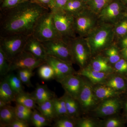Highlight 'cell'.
Masks as SVG:
<instances>
[{
	"mask_svg": "<svg viewBox=\"0 0 127 127\" xmlns=\"http://www.w3.org/2000/svg\"><path fill=\"white\" fill-rule=\"evenodd\" d=\"M113 25L115 38L120 39L127 34V19L122 18Z\"/></svg>",
	"mask_w": 127,
	"mask_h": 127,
	"instance_id": "33",
	"label": "cell"
},
{
	"mask_svg": "<svg viewBox=\"0 0 127 127\" xmlns=\"http://www.w3.org/2000/svg\"><path fill=\"white\" fill-rule=\"evenodd\" d=\"M68 39L58 38L42 42L47 55L72 64L75 62Z\"/></svg>",
	"mask_w": 127,
	"mask_h": 127,
	"instance_id": "4",
	"label": "cell"
},
{
	"mask_svg": "<svg viewBox=\"0 0 127 127\" xmlns=\"http://www.w3.org/2000/svg\"><path fill=\"white\" fill-rule=\"evenodd\" d=\"M38 75L41 79L45 81L55 79V73L52 67L49 64L45 63L38 67Z\"/></svg>",
	"mask_w": 127,
	"mask_h": 127,
	"instance_id": "32",
	"label": "cell"
},
{
	"mask_svg": "<svg viewBox=\"0 0 127 127\" xmlns=\"http://www.w3.org/2000/svg\"><path fill=\"white\" fill-rule=\"evenodd\" d=\"M119 39V44L121 48H124L127 47V34Z\"/></svg>",
	"mask_w": 127,
	"mask_h": 127,
	"instance_id": "46",
	"label": "cell"
},
{
	"mask_svg": "<svg viewBox=\"0 0 127 127\" xmlns=\"http://www.w3.org/2000/svg\"><path fill=\"white\" fill-rule=\"evenodd\" d=\"M51 11L55 27L62 38L68 39L76 37L74 17L61 9H54Z\"/></svg>",
	"mask_w": 127,
	"mask_h": 127,
	"instance_id": "5",
	"label": "cell"
},
{
	"mask_svg": "<svg viewBox=\"0 0 127 127\" xmlns=\"http://www.w3.org/2000/svg\"><path fill=\"white\" fill-rule=\"evenodd\" d=\"M26 1H34V2H37V0H26Z\"/></svg>",
	"mask_w": 127,
	"mask_h": 127,
	"instance_id": "51",
	"label": "cell"
},
{
	"mask_svg": "<svg viewBox=\"0 0 127 127\" xmlns=\"http://www.w3.org/2000/svg\"><path fill=\"white\" fill-rule=\"evenodd\" d=\"M17 71V75L23 84L28 87H32L31 79L34 75L33 70L30 69H23Z\"/></svg>",
	"mask_w": 127,
	"mask_h": 127,
	"instance_id": "35",
	"label": "cell"
},
{
	"mask_svg": "<svg viewBox=\"0 0 127 127\" xmlns=\"http://www.w3.org/2000/svg\"><path fill=\"white\" fill-rule=\"evenodd\" d=\"M122 125V121L116 118L109 119L104 123V127H119Z\"/></svg>",
	"mask_w": 127,
	"mask_h": 127,
	"instance_id": "40",
	"label": "cell"
},
{
	"mask_svg": "<svg viewBox=\"0 0 127 127\" xmlns=\"http://www.w3.org/2000/svg\"><path fill=\"white\" fill-rule=\"evenodd\" d=\"M105 85L118 92L126 91L127 84L125 79L121 76H116L108 79Z\"/></svg>",
	"mask_w": 127,
	"mask_h": 127,
	"instance_id": "26",
	"label": "cell"
},
{
	"mask_svg": "<svg viewBox=\"0 0 127 127\" xmlns=\"http://www.w3.org/2000/svg\"><path fill=\"white\" fill-rule=\"evenodd\" d=\"M15 113L17 118L21 120L28 122L31 119L32 114L22 112L15 110Z\"/></svg>",
	"mask_w": 127,
	"mask_h": 127,
	"instance_id": "43",
	"label": "cell"
},
{
	"mask_svg": "<svg viewBox=\"0 0 127 127\" xmlns=\"http://www.w3.org/2000/svg\"><path fill=\"white\" fill-rule=\"evenodd\" d=\"M49 10L37 2L26 1L14 8L0 10V36L32 35L39 18Z\"/></svg>",
	"mask_w": 127,
	"mask_h": 127,
	"instance_id": "1",
	"label": "cell"
},
{
	"mask_svg": "<svg viewBox=\"0 0 127 127\" xmlns=\"http://www.w3.org/2000/svg\"><path fill=\"white\" fill-rule=\"evenodd\" d=\"M15 101L16 103L22 104L32 109H36L37 106L31 94L25 92L16 95Z\"/></svg>",
	"mask_w": 127,
	"mask_h": 127,
	"instance_id": "25",
	"label": "cell"
},
{
	"mask_svg": "<svg viewBox=\"0 0 127 127\" xmlns=\"http://www.w3.org/2000/svg\"><path fill=\"white\" fill-rule=\"evenodd\" d=\"M83 80L79 75L71 74L64 78L59 82L65 93L77 100L82 86Z\"/></svg>",
	"mask_w": 127,
	"mask_h": 127,
	"instance_id": "13",
	"label": "cell"
},
{
	"mask_svg": "<svg viewBox=\"0 0 127 127\" xmlns=\"http://www.w3.org/2000/svg\"><path fill=\"white\" fill-rule=\"evenodd\" d=\"M96 125L95 122L89 119H82L77 122V126L79 127H94Z\"/></svg>",
	"mask_w": 127,
	"mask_h": 127,
	"instance_id": "39",
	"label": "cell"
},
{
	"mask_svg": "<svg viewBox=\"0 0 127 127\" xmlns=\"http://www.w3.org/2000/svg\"><path fill=\"white\" fill-rule=\"evenodd\" d=\"M85 38L92 56L97 55L112 45L115 39L114 25L100 22Z\"/></svg>",
	"mask_w": 127,
	"mask_h": 127,
	"instance_id": "2",
	"label": "cell"
},
{
	"mask_svg": "<svg viewBox=\"0 0 127 127\" xmlns=\"http://www.w3.org/2000/svg\"><path fill=\"white\" fill-rule=\"evenodd\" d=\"M15 110L16 111L22 112L26 113L32 114V109L23 106L22 104L16 103V106L15 107Z\"/></svg>",
	"mask_w": 127,
	"mask_h": 127,
	"instance_id": "45",
	"label": "cell"
},
{
	"mask_svg": "<svg viewBox=\"0 0 127 127\" xmlns=\"http://www.w3.org/2000/svg\"><path fill=\"white\" fill-rule=\"evenodd\" d=\"M32 35L41 42L63 38L56 30L51 10L48 11L39 18Z\"/></svg>",
	"mask_w": 127,
	"mask_h": 127,
	"instance_id": "3",
	"label": "cell"
},
{
	"mask_svg": "<svg viewBox=\"0 0 127 127\" xmlns=\"http://www.w3.org/2000/svg\"><path fill=\"white\" fill-rule=\"evenodd\" d=\"M121 107L120 100L113 97L102 100L96 107L95 112L98 116L104 117L115 114L119 111Z\"/></svg>",
	"mask_w": 127,
	"mask_h": 127,
	"instance_id": "14",
	"label": "cell"
},
{
	"mask_svg": "<svg viewBox=\"0 0 127 127\" xmlns=\"http://www.w3.org/2000/svg\"><path fill=\"white\" fill-rule=\"evenodd\" d=\"M16 94L10 86L7 79L4 77L0 83V99L4 100L7 104L15 101Z\"/></svg>",
	"mask_w": 127,
	"mask_h": 127,
	"instance_id": "21",
	"label": "cell"
},
{
	"mask_svg": "<svg viewBox=\"0 0 127 127\" xmlns=\"http://www.w3.org/2000/svg\"><path fill=\"white\" fill-rule=\"evenodd\" d=\"M106 57L97 55L91 61L90 66L95 70L100 72L110 73L114 68L110 65Z\"/></svg>",
	"mask_w": 127,
	"mask_h": 127,
	"instance_id": "18",
	"label": "cell"
},
{
	"mask_svg": "<svg viewBox=\"0 0 127 127\" xmlns=\"http://www.w3.org/2000/svg\"><path fill=\"white\" fill-rule=\"evenodd\" d=\"M120 54L122 58L127 60V47L121 50Z\"/></svg>",
	"mask_w": 127,
	"mask_h": 127,
	"instance_id": "47",
	"label": "cell"
},
{
	"mask_svg": "<svg viewBox=\"0 0 127 127\" xmlns=\"http://www.w3.org/2000/svg\"><path fill=\"white\" fill-rule=\"evenodd\" d=\"M75 63L83 68L92 56L91 50L85 37L78 36L68 39Z\"/></svg>",
	"mask_w": 127,
	"mask_h": 127,
	"instance_id": "8",
	"label": "cell"
},
{
	"mask_svg": "<svg viewBox=\"0 0 127 127\" xmlns=\"http://www.w3.org/2000/svg\"><path fill=\"white\" fill-rule=\"evenodd\" d=\"M29 127L28 122L23 120L17 119L15 120L8 127Z\"/></svg>",
	"mask_w": 127,
	"mask_h": 127,
	"instance_id": "41",
	"label": "cell"
},
{
	"mask_svg": "<svg viewBox=\"0 0 127 127\" xmlns=\"http://www.w3.org/2000/svg\"><path fill=\"white\" fill-rule=\"evenodd\" d=\"M24 51L30 53L37 59L45 61L48 56L42 42L32 35L28 37Z\"/></svg>",
	"mask_w": 127,
	"mask_h": 127,
	"instance_id": "15",
	"label": "cell"
},
{
	"mask_svg": "<svg viewBox=\"0 0 127 127\" xmlns=\"http://www.w3.org/2000/svg\"><path fill=\"white\" fill-rule=\"evenodd\" d=\"M109 73L100 72L95 70L89 65L84 68H82L78 75L87 78L94 84H98L102 83L106 81L108 75Z\"/></svg>",
	"mask_w": 127,
	"mask_h": 127,
	"instance_id": "16",
	"label": "cell"
},
{
	"mask_svg": "<svg viewBox=\"0 0 127 127\" xmlns=\"http://www.w3.org/2000/svg\"><path fill=\"white\" fill-rule=\"evenodd\" d=\"M17 119L15 107L7 104L0 109V127H8Z\"/></svg>",
	"mask_w": 127,
	"mask_h": 127,
	"instance_id": "19",
	"label": "cell"
},
{
	"mask_svg": "<svg viewBox=\"0 0 127 127\" xmlns=\"http://www.w3.org/2000/svg\"><path fill=\"white\" fill-rule=\"evenodd\" d=\"M100 23L97 15L88 7L74 17L75 32L79 36L86 37Z\"/></svg>",
	"mask_w": 127,
	"mask_h": 127,
	"instance_id": "7",
	"label": "cell"
},
{
	"mask_svg": "<svg viewBox=\"0 0 127 127\" xmlns=\"http://www.w3.org/2000/svg\"><path fill=\"white\" fill-rule=\"evenodd\" d=\"M45 62L53 68L55 73V79L58 82L66 76L76 73L72 64L55 57L48 55Z\"/></svg>",
	"mask_w": 127,
	"mask_h": 127,
	"instance_id": "12",
	"label": "cell"
},
{
	"mask_svg": "<svg viewBox=\"0 0 127 127\" xmlns=\"http://www.w3.org/2000/svg\"><path fill=\"white\" fill-rule=\"evenodd\" d=\"M113 0H90L87 2L88 7L91 11L98 15L100 12Z\"/></svg>",
	"mask_w": 127,
	"mask_h": 127,
	"instance_id": "30",
	"label": "cell"
},
{
	"mask_svg": "<svg viewBox=\"0 0 127 127\" xmlns=\"http://www.w3.org/2000/svg\"><path fill=\"white\" fill-rule=\"evenodd\" d=\"M10 72V62L5 54L0 48V75L5 77Z\"/></svg>",
	"mask_w": 127,
	"mask_h": 127,
	"instance_id": "34",
	"label": "cell"
},
{
	"mask_svg": "<svg viewBox=\"0 0 127 127\" xmlns=\"http://www.w3.org/2000/svg\"><path fill=\"white\" fill-rule=\"evenodd\" d=\"M94 91L98 100H103L115 97L119 93L106 85H98L94 87Z\"/></svg>",
	"mask_w": 127,
	"mask_h": 127,
	"instance_id": "22",
	"label": "cell"
},
{
	"mask_svg": "<svg viewBox=\"0 0 127 127\" xmlns=\"http://www.w3.org/2000/svg\"><path fill=\"white\" fill-rule=\"evenodd\" d=\"M37 3L45 8L52 10L53 9V0H37Z\"/></svg>",
	"mask_w": 127,
	"mask_h": 127,
	"instance_id": "42",
	"label": "cell"
},
{
	"mask_svg": "<svg viewBox=\"0 0 127 127\" xmlns=\"http://www.w3.org/2000/svg\"><path fill=\"white\" fill-rule=\"evenodd\" d=\"M87 8V3L81 0H70L61 9L74 17Z\"/></svg>",
	"mask_w": 127,
	"mask_h": 127,
	"instance_id": "20",
	"label": "cell"
},
{
	"mask_svg": "<svg viewBox=\"0 0 127 127\" xmlns=\"http://www.w3.org/2000/svg\"><path fill=\"white\" fill-rule=\"evenodd\" d=\"M74 119L70 117H64L55 119L53 127H74L77 125V122Z\"/></svg>",
	"mask_w": 127,
	"mask_h": 127,
	"instance_id": "36",
	"label": "cell"
},
{
	"mask_svg": "<svg viewBox=\"0 0 127 127\" xmlns=\"http://www.w3.org/2000/svg\"><path fill=\"white\" fill-rule=\"evenodd\" d=\"M36 109L50 122L56 118L53 99L37 105Z\"/></svg>",
	"mask_w": 127,
	"mask_h": 127,
	"instance_id": "24",
	"label": "cell"
},
{
	"mask_svg": "<svg viewBox=\"0 0 127 127\" xmlns=\"http://www.w3.org/2000/svg\"></svg>",
	"mask_w": 127,
	"mask_h": 127,
	"instance_id": "53",
	"label": "cell"
},
{
	"mask_svg": "<svg viewBox=\"0 0 127 127\" xmlns=\"http://www.w3.org/2000/svg\"><path fill=\"white\" fill-rule=\"evenodd\" d=\"M114 68L120 75L127 76V60L122 58L114 65Z\"/></svg>",
	"mask_w": 127,
	"mask_h": 127,
	"instance_id": "37",
	"label": "cell"
},
{
	"mask_svg": "<svg viewBox=\"0 0 127 127\" xmlns=\"http://www.w3.org/2000/svg\"><path fill=\"white\" fill-rule=\"evenodd\" d=\"M10 72L21 69H28L33 70L46 63L45 61L35 57L30 53L22 51L10 62Z\"/></svg>",
	"mask_w": 127,
	"mask_h": 127,
	"instance_id": "9",
	"label": "cell"
},
{
	"mask_svg": "<svg viewBox=\"0 0 127 127\" xmlns=\"http://www.w3.org/2000/svg\"><path fill=\"white\" fill-rule=\"evenodd\" d=\"M53 101L56 118V119L62 117H69L63 96L60 98L56 97L53 99Z\"/></svg>",
	"mask_w": 127,
	"mask_h": 127,
	"instance_id": "28",
	"label": "cell"
},
{
	"mask_svg": "<svg viewBox=\"0 0 127 127\" xmlns=\"http://www.w3.org/2000/svg\"><path fill=\"white\" fill-rule=\"evenodd\" d=\"M30 121L35 127H43L49 125L50 121L42 114L37 109H33Z\"/></svg>",
	"mask_w": 127,
	"mask_h": 127,
	"instance_id": "29",
	"label": "cell"
},
{
	"mask_svg": "<svg viewBox=\"0 0 127 127\" xmlns=\"http://www.w3.org/2000/svg\"><path fill=\"white\" fill-rule=\"evenodd\" d=\"M68 116L75 118L79 114L80 105L77 100L65 93L63 95Z\"/></svg>",
	"mask_w": 127,
	"mask_h": 127,
	"instance_id": "23",
	"label": "cell"
},
{
	"mask_svg": "<svg viewBox=\"0 0 127 127\" xmlns=\"http://www.w3.org/2000/svg\"><path fill=\"white\" fill-rule=\"evenodd\" d=\"M25 1L26 0H2L0 7V10L14 8Z\"/></svg>",
	"mask_w": 127,
	"mask_h": 127,
	"instance_id": "38",
	"label": "cell"
},
{
	"mask_svg": "<svg viewBox=\"0 0 127 127\" xmlns=\"http://www.w3.org/2000/svg\"><path fill=\"white\" fill-rule=\"evenodd\" d=\"M7 104H7V103L4 101V100L0 99V109L5 106Z\"/></svg>",
	"mask_w": 127,
	"mask_h": 127,
	"instance_id": "48",
	"label": "cell"
},
{
	"mask_svg": "<svg viewBox=\"0 0 127 127\" xmlns=\"http://www.w3.org/2000/svg\"><path fill=\"white\" fill-rule=\"evenodd\" d=\"M81 0L83 1H84V2H86V3H87L90 0Z\"/></svg>",
	"mask_w": 127,
	"mask_h": 127,
	"instance_id": "52",
	"label": "cell"
},
{
	"mask_svg": "<svg viewBox=\"0 0 127 127\" xmlns=\"http://www.w3.org/2000/svg\"><path fill=\"white\" fill-rule=\"evenodd\" d=\"M124 107H125V111L127 112V101L125 102V105H124Z\"/></svg>",
	"mask_w": 127,
	"mask_h": 127,
	"instance_id": "50",
	"label": "cell"
},
{
	"mask_svg": "<svg viewBox=\"0 0 127 127\" xmlns=\"http://www.w3.org/2000/svg\"><path fill=\"white\" fill-rule=\"evenodd\" d=\"M5 77L7 79L10 86L16 95L24 92L23 84L18 75L13 73H8Z\"/></svg>",
	"mask_w": 127,
	"mask_h": 127,
	"instance_id": "27",
	"label": "cell"
},
{
	"mask_svg": "<svg viewBox=\"0 0 127 127\" xmlns=\"http://www.w3.org/2000/svg\"><path fill=\"white\" fill-rule=\"evenodd\" d=\"M29 36L21 34L0 36V48L5 53L9 62L24 50Z\"/></svg>",
	"mask_w": 127,
	"mask_h": 127,
	"instance_id": "6",
	"label": "cell"
},
{
	"mask_svg": "<svg viewBox=\"0 0 127 127\" xmlns=\"http://www.w3.org/2000/svg\"><path fill=\"white\" fill-rule=\"evenodd\" d=\"M69 0H53V9H62Z\"/></svg>",
	"mask_w": 127,
	"mask_h": 127,
	"instance_id": "44",
	"label": "cell"
},
{
	"mask_svg": "<svg viewBox=\"0 0 127 127\" xmlns=\"http://www.w3.org/2000/svg\"><path fill=\"white\" fill-rule=\"evenodd\" d=\"M104 51L106 57L111 64L114 65L122 58L118 47L114 44H113Z\"/></svg>",
	"mask_w": 127,
	"mask_h": 127,
	"instance_id": "31",
	"label": "cell"
},
{
	"mask_svg": "<svg viewBox=\"0 0 127 127\" xmlns=\"http://www.w3.org/2000/svg\"><path fill=\"white\" fill-rule=\"evenodd\" d=\"M121 0L125 5L127 4V0Z\"/></svg>",
	"mask_w": 127,
	"mask_h": 127,
	"instance_id": "49",
	"label": "cell"
},
{
	"mask_svg": "<svg viewBox=\"0 0 127 127\" xmlns=\"http://www.w3.org/2000/svg\"><path fill=\"white\" fill-rule=\"evenodd\" d=\"M94 87L89 82L83 80L82 86L77 100L80 107L84 112L94 108L97 104V98L94 91Z\"/></svg>",
	"mask_w": 127,
	"mask_h": 127,
	"instance_id": "11",
	"label": "cell"
},
{
	"mask_svg": "<svg viewBox=\"0 0 127 127\" xmlns=\"http://www.w3.org/2000/svg\"><path fill=\"white\" fill-rule=\"evenodd\" d=\"M125 8L121 0H113L98 15L99 21L114 25L122 18Z\"/></svg>",
	"mask_w": 127,
	"mask_h": 127,
	"instance_id": "10",
	"label": "cell"
},
{
	"mask_svg": "<svg viewBox=\"0 0 127 127\" xmlns=\"http://www.w3.org/2000/svg\"><path fill=\"white\" fill-rule=\"evenodd\" d=\"M37 105L56 97L55 93L48 88L47 85L37 84L36 87L31 94Z\"/></svg>",
	"mask_w": 127,
	"mask_h": 127,
	"instance_id": "17",
	"label": "cell"
}]
</instances>
